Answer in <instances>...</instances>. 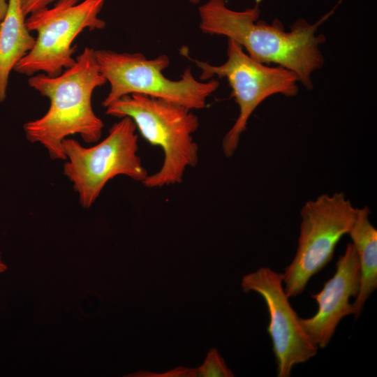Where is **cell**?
Returning <instances> with one entry per match:
<instances>
[{
	"instance_id": "6da1fadb",
	"label": "cell",
	"mask_w": 377,
	"mask_h": 377,
	"mask_svg": "<svg viewBox=\"0 0 377 377\" xmlns=\"http://www.w3.org/2000/svg\"><path fill=\"white\" fill-rule=\"evenodd\" d=\"M331 10L314 24L296 21L289 31L274 20L271 24L258 20L259 4L244 10L227 7L224 0H208L198 8L201 31L226 36L240 45L253 59L293 71L306 89L313 88L311 76L324 64L320 46L325 41L317 30L333 13Z\"/></svg>"
},
{
	"instance_id": "7a4b0ae2",
	"label": "cell",
	"mask_w": 377,
	"mask_h": 377,
	"mask_svg": "<svg viewBox=\"0 0 377 377\" xmlns=\"http://www.w3.org/2000/svg\"><path fill=\"white\" fill-rule=\"evenodd\" d=\"M94 49L86 47L73 66L56 76L45 73L29 77V86L50 105L47 112L24 124L26 138L38 143L53 160H65L62 142L77 134L89 144L100 140L104 124L94 112L91 98L94 90L107 82L96 62Z\"/></svg>"
},
{
	"instance_id": "3957f363",
	"label": "cell",
	"mask_w": 377,
	"mask_h": 377,
	"mask_svg": "<svg viewBox=\"0 0 377 377\" xmlns=\"http://www.w3.org/2000/svg\"><path fill=\"white\" fill-rule=\"evenodd\" d=\"M105 114L130 117L149 143L158 146L164 158L161 169L142 184L149 188L180 184L188 167L198 163V145L193 134L200 121L191 110L175 103L140 94L126 95L108 105Z\"/></svg>"
},
{
	"instance_id": "277c9868",
	"label": "cell",
	"mask_w": 377,
	"mask_h": 377,
	"mask_svg": "<svg viewBox=\"0 0 377 377\" xmlns=\"http://www.w3.org/2000/svg\"><path fill=\"white\" fill-rule=\"evenodd\" d=\"M99 70L110 86L102 105L107 108L121 97L140 94L182 105L191 110L203 109L207 99L219 87L214 79L196 80L187 67L179 80L167 78L163 71L170 64L168 57L161 54L147 59L140 52H117L95 50Z\"/></svg>"
},
{
	"instance_id": "5b68a950",
	"label": "cell",
	"mask_w": 377,
	"mask_h": 377,
	"mask_svg": "<svg viewBox=\"0 0 377 377\" xmlns=\"http://www.w3.org/2000/svg\"><path fill=\"white\" fill-rule=\"evenodd\" d=\"M108 136L90 147L66 138L62 147L66 159L64 175L73 184L80 205L91 207L108 182L125 175L141 183L148 176L138 154L136 126L128 117L120 118Z\"/></svg>"
},
{
	"instance_id": "8992f818",
	"label": "cell",
	"mask_w": 377,
	"mask_h": 377,
	"mask_svg": "<svg viewBox=\"0 0 377 377\" xmlns=\"http://www.w3.org/2000/svg\"><path fill=\"white\" fill-rule=\"evenodd\" d=\"M105 1L59 0L52 8L29 15L26 25L29 31L37 33L35 45L13 70L29 77L39 72L56 76L73 66L77 47L73 43L77 36L85 29L105 27L98 16Z\"/></svg>"
},
{
	"instance_id": "52a82bcc",
	"label": "cell",
	"mask_w": 377,
	"mask_h": 377,
	"mask_svg": "<svg viewBox=\"0 0 377 377\" xmlns=\"http://www.w3.org/2000/svg\"><path fill=\"white\" fill-rule=\"evenodd\" d=\"M355 214L356 208L342 192L323 194L302 206L296 253L282 274L289 298L301 294L310 279L332 261L337 244L351 230Z\"/></svg>"
},
{
	"instance_id": "ba28073f",
	"label": "cell",
	"mask_w": 377,
	"mask_h": 377,
	"mask_svg": "<svg viewBox=\"0 0 377 377\" xmlns=\"http://www.w3.org/2000/svg\"><path fill=\"white\" fill-rule=\"evenodd\" d=\"M193 61L201 69L200 80L206 81L214 76L226 78L239 107V115L222 141L226 157L232 156L237 150L249 117L263 101L274 94L294 96L299 90V80L293 71L253 59L232 39L228 40L227 60L223 64L214 66L207 61Z\"/></svg>"
},
{
	"instance_id": "9c48e42d",
	"label": "cell",
	"mask_w": 377,
	"mask_h": 377,
	"mask_svg": "<svg viewBox=\"0 0 377 377\" xmlns=\"http://www.w3.org/2000/svg\"><path fill=\"white\" fill-rule=\"evenodd\" d=\"M244 293L254 291L264 299L269 315L267 328L272 342L279 377H289L293 367L313 357L318 346L304 330L300 317L289 302L281 273L260 267L242 278Z\"/></svg>"
},
{
	"instance_id": "30bf717a",
	"label": "cell",
	"mask_w": 377,
	"mask_h": 377,
	"mask_svg": "<svg viewBox=\"0 0 377 377\" xmlns=\"http://www.w3.org/2000/svg\"><path fill=\"white\" fill-rule=\"evenodd\" d=\"M360 282L358 256L349 242L337 261L332 277L319 293L311 295L318 306L317 312L311 318H300L304 330L318 348L327 347L343 318L354 314L350 298L357 295Z\"/></svg>"
},
{
	"instance_id": "8fae6325",
	"label": "cell",
	"mask_w": 377,
	"mask_h": 377,
	"mask_svg": "<svg viewBox=\"0 0 377 377\" xmlns=\"http://www.w3.org/2000/svg\"><path fill=\"white\" fill-rule=\"evenodd\" d=\"M30 32L21 0H8L0 25V103L6 98L10 71L35 45L36 38Z\"/></svg>"
},
{
	"instance_id": "7c38bea8",
	"label": "cell",
	"mask_w": 377,
	"mask_h": 377,
	"mask_svg": "<svg viewBox=\"0 0 377 377\" xmlns=\"http://www.w3.org/2000/svg\"><path fill=\"white\" fill-rule=\"evenodd\" d=\"M370 209L356 208L353 225L348 235L359 260L360 289L354 302V315L357 318L371 293L377 288V230L369 220Z\"/></svg>"
},
{
	"instance_id": "4fadbf2b",
	"label": "cell",
	"mask_w": 377,
	"mask_h": 377,
	"mask_svg": "<svg viewBox=\"0 0 377 377\" xmlns=\"http://www.w3.org/2000/svg\"><path fill=\"white\" fill-rule=\"evenodd\" d=\"M232 371L227 367L216 348H211L203 364L195 369L183 367L175 368L162 374L140 371L134 376L143 377H231Z\"/></svg>"
},
{
	"instance_id": "5bb4252c",
	"label": "cell",
	"mask_w": 377,
	"mask_h": 377,
	"mask_svg": "<svg viewBox=\"0 0 377 377\" xmlns=\"http://www.w3.org/2000/svg\"><path fill=\"white\" fill-rule=\"evenodd\" d=\"M59 0H21L22 8L26 16L44 8Z\"/></svg>"
},
{
	"instance_id": "9a60e30c",
	"label": "cell",
	"mask_w": 377,
	"mask_h": 377,
	"mask_svg": "<svg viewBox=\"0 0 377 377\" xmlns=\"http://www.w3.org/2000/svg\"><path fill=\"white\" fill-rule=\"evenodd\" d=\"M8 0H0V25L7 13Z\"/></svg>"
},
{
	"instance_id": "2e32d148",
	"label": "cell",
	"mask_w": 377,
	"mask_h": 377,
	"mask_svg": "<svg viewBox=\"0 0 377 377\" xmlns=\"http://www.w3.org/2000/svg\"><path fill=\"white\" fill-rule=\"evenodd\" d=\"M7 265L2 261L0 253V274L4 272L7 269Z\"/></svg>"
},
{
	"instance_id": "e0dca14e",
	"label": "cell",
	"mask_w": 377,
	"mask_h": 377,
	"mask_svg": "<svg viewBox=\"0 0 377 377\" xmlns=\"http://www.w3.org/2000/svg\"><path fill=\"white\" fill-rule=\"evenodd\" d=\"M190 3L193 4H198L200 2L201 0H188Z\"/></svg>"
}]
</instances>
